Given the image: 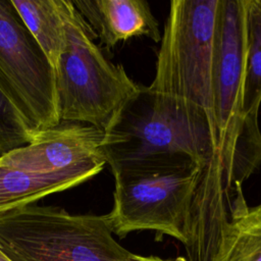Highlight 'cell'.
I'll return each instance as SVG.
<instances>
[{
    "instance_id": "1",
    "label": "cell",
    "mask_w": 261,
    "mask_h": 261,
    "mask_svg": "<svg viewBox=\"0 0 261 261\" xmlns=\"http://www.w3.org/2000/svg\"><path fill=\"white\" fill-rule=\"evenodd\" d=\"M220 0H172L149 90L194 146L202 166L217 150L214 110Z\"/></svg>"
},
{
    "instance_id": "2",
    "label": "cell",
    "mask_w": 261,
    "mask_h": 261,
    "mask_svg": "<svg viewBox=\"0 0 261 261\" xmlns=\"http://www.w3.org/2000/svg\"><path fill=\"white\" fill-rule=\"evenodd\" d=\"M65 32L66 47L55 68L60 122L86 123L104 133L141 85L105 57L72 1L65 5Z\"/></svg>"
},
{
    "instance_id": "3",
    "label": "cell",
    "mask_w": 261,
    "mask_h": 261,
    "mask_svg": "<svg viewBox=\"0 0 261 261\" xmlns=\"http://www.w3.org/2000/svg\"><path fill=\"white\" fill-rule=\"evenodd\" d=\"M0 251L10 261H130L105 215L28 205L0 214Z\"/></svg>"
},
{
    "instance_id": "4",
    "label": "cell",
    "mask_w": 261,
    "mask_h": 261,
    "mask_svg": "<svg viewBox=\"0 0 261 261\" xmlns=\"http://www.w3.org/2000/svg\"><path fill=\"white\" fill-rule=\"evenodd\" d=\"M246 0H220L215 67V156L227 192L261 166V143L246 130L243 85L248 51Z\"/></svg>"
},
{
    "instance_id": "5",
    "label": "cell",
    "mask_w": 261,
    "mask_h": 261,
    "mask_svg": "<svg viewBox=\"0 0 261 261\" xmlns=\"http://www.w3.org/2000/svg\"><path fill=\"white\" fill-rule=\"evenodd\" d=\"M201 166L160 171H118L114 176L113 207L106 214L120 238L132 231L154 230L187 245L192 208Z\"/></svg>"
},
{
    "instance_id": "6",
    "label": "cell",
    "mask_w": 261,
    "mask_h": 261,
    "mask_svg": "<svg viewBox=\"0 0 261 261\" xmlns=\"http://www.w3.org/2000/svg\"><path fill=\"white\" fill-rule=\"evenodd\" d=\"M101 150L112 173L202 166L191 141L142 85L104 130Z\"/></svg>"
},
{
    "instance_id": "7",
    "label": "cell",
    "mask_w": 261,
    "mask_h": 261,
    "mask_svg": "<svg viewBox=\"0 0 261 261\" xmlns=\"http://www.w3.org/2000/svg\"><path fill=\"white\" fill-rule=\"evenodd\" d=\"M0 90L33 132L61 123L54 68L11 0H0Z\"/></svg>"
},
{
    "instance_id": "8",
    "label": "cell",
    "mask_w": 261,
    "mask_h": 261,
    "mask_svg": "<svg viewBox=\"0 0 261 261\" xmlns=\"http://www.w3.org/2000/svg\"><path fill=\"white\" fill-rule=\"evenodd\" d=\"M103 132L83 123L61 122L39 132L32 142L0 158V164L37 173H52L95 160H105Z\"/></svg>"
},
{
    "instance_id": "9",
    "label": "cell",
    "mask_w": 261,
    "mask_h": 261,
    "mask_svg": "<svg viewBox=\"0 0 261 261\" xmlns=\"http://www.w3.org/2000/svg\"><path fill=\"white\" fill-rule=\"evenodd\" d=\"M72 2L107 49L133 37H146L156 43L161 41L159 23L145 0H74Z\"/></svg>"
},
{
    "instance_id": "10",
    "label": "cell",
    "mask_w": 261,
    "mask_h": 261,
    "mask_svg": "<svg viewBox=\"0 0 261 261\" xmlns=\"http://www.w3.org/2000/svg\"><path fill=\"white\" fill-rule=\"evenodd\" d=\"M105 164V160H95L52 173L29 172L0 164V214L79 186L102 171Z\"/></svg>"
},
{
    "instance_id": "11",
    "label": "cell",
    "mask_w": 261,
    "mask_h": 261,
    "mask_svg": "<svg viewBox=\"0 0 261 261\" xmlns=\"http://www.w3.org/2000/svg\"><path fill=\"white\" fill-rule=\"evenodd\" d=\"M214 261H261V202L248 206L242 185L232 193Z\"/></svg>"
},
{
    "instance_id": "12",
    "label": "cell",
    "mask_w": 261,
    "mask_h": 261,
    "mask_svg": "<svg viewBox=\"0 0 261 261\" xmlns=\"http://www.w3.org/2000/svg\"><path fill=\"white\" fill-rule=\"evenodd\" d=\"M11 2L55 71L66 47V0H11Z\"/></svg>"
},
{
    "instance_id": "13",
    "label": "cell",
    "mask_w": 261,
    "mask_h": 261,
    "mask_svg": "<svg viewBox=\"0 0 261 261\" xmlns=\"http://www.w3.org/2000/svg\"><path fill=\"white\" fill-rule=\"evenodd\" d=\"M248 51L243 85V112L248 135L261 143V0H246Z\"/></svg>"
},
{
    "instance_id": "14",
    "label": "cell",
    "mask_w": 261,
    "mask_h": 261,
    "mask_svg": "<svg viewBox=\"0 0 261 261\" xmlns=\"http://www.w3.org/2000/svg\"><path fill=\"white\" fill-rule=\"evenodd\" d=\"M36 134L0 90V158L32 142Z\"/></svg>"
},
{
    "instance_id": "15",
    "label": "cell",
    "mask_w": 261,
    "mask_h": 261,
    "mask_svg": "<svg viewBox=\"0 0 261 261\" xmlns=\"http://www.w3.org/2000/svg\"><path fill=\"white\" fill-rule=\"evenodd\" d=\"M130 261H188L187 258L177 257L175 259H163L157 256H142L138 254H132Z\"/></svg>"
},
{
    "instance_id": "16",
    "label": "cell",
    "mask_w": 261,
    "mask_h": 261,
    "mask_svg": "<svg viewBox=\"0 0 261 261\" xmlns=\"http://www.w3.org/2000/svg\"><path fill=\"white\" fill-rule=\"evenodd\" d=\"M0 261H10V260L0 251Z\"/></svg>"
}]
</instances>
